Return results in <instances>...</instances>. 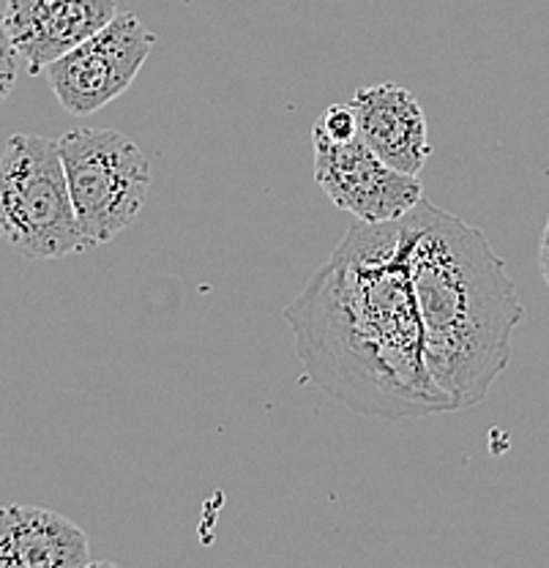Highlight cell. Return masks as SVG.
<instances>
[{"label": "cell", "instance_id": "cell-1", "mask_svg": "<svg viewBox=\"0 0 549 568\" xmlns=\"http://www.w3.org/2000/svg\"><path fill=\"white\" fill-rule=\"evenodd\" d=\"M405 216L353 222L285 306L306 377L347 410L383 422L454 413L429 375Z\"/></svg>", "mask_w": 549, "mask_h": 568}, {"label": "cell", "instance_id": "cell-2", "mask_svg": "<svg viewBox=\"0 0 549 568\" xmlns=\"http://www.w3.org/2000/svg\"><path fill=\"white\" fill-rule=\"evenodd\" d=\"M429 375L454 410L481 405L511 361L522 301L487 235L427 197L405 213Z\"/></svg>", "mask_w": 549, "mask_h": 568}, {"label": "cell", "instance_id": "cell-3", "mask_svg": "<svg viewBox=\"0 0 549 568\" xmlns=\"http://www.w3.org/2000/svg\"><path fill=\"white\" fill-rule=\"evenodd\" d=\"M0 239L31 260L85 252L58 140L11 134L0 153Z\"/></svg>", "mask_w": 549, "mask_h": 568}, {"label": "cell", "instance_id": "cell-4", "mask_svg": "<svg viewBox=\"0 0 549 568\" xmlns=\"http://www.w3.org/2000/svg\"><path fill=\"white\" fill-rule=\"evenodd\" d=\"M58 148L88 246L110 244L138 222L148 203L145 151L115 129H74L58 140Z\"/></svg>", "mask_w": 549, "mask_h": 568}, {"label": "cell", "instance_id": "cell-5", "mask_svg": "<svg viewBox=\"0 0 549 568\" xmlns=\"http://www.w3.org/2000/svg\"><path fill=\"white\" fill-rule=\"evenodd\" d=\"M153 44L156 39L138 14L118 11L102 31L47 67L52 93L72 115H93L129 91Z\"/></svg>", "mask_w": 549, "mask_h": 568}, {"label": "cell", "instance_id": "cell-6", "mask_svg": "<svg viewBox=\"0 0 549 568\" xmlns=\"http://www.w3.org/2000/svg\"><path fill=\"white\" fill-rule=\"evenodd\" d=\"M312 148L317 186L358 222H392L424 197L418 175L394 170L362 138L336 142L312 126Z\"/></svg>", "mask_w": 549, "mask_h": 568}, {"label": "cell", "instance_id": "cell-7", "mask_svg": "<svg viewBox=\"0 0 549 568\" xmlns=\"http://www.w3.org/2000/svg\"><path fill=\"white\" fill-rule=\"evenodd\" d=\"M118 14V0H6V26L31 74L91 39Z\"/></svg>", "mask_w": 549, "mask_h": 568}, {"label": "cell", "instance_id": "cell-8", "mask_svg": "<svg viewBox=\"0 0 549 568\" xmlns=\"http://www.w3.org/2000/svg\"><path fill=\"white\" fill-rule=\"evenodd\" d=\"M350 104L358 118V138L399 173L421 175L433 148L418 99L397 82H383L358 88Z\"/></svg>", "mask_w": 549, "mask_h": 568}, {"label": "cell", "instance_id": "cell-9", "mask_svg": "<svg viewBox=\"0 0 549 568\" xmlns=\"http://www.w3.org/2000/svg\"><path fill=\"white\" fill-rule=\"evenodd\" d=\"M91 544L63 514L26 503L0 506V568H85Z\"/></svg>", "mask_w": 549, "mask_h": 568}, {"label": "cell", "instance_id": "cell-10", "mask_svg": "<svg viewBox=\"0 0 549 568\" xmlns=\"http://www.w3.org/2000/svg\"><path fill=\"white\" fill-rule=\"evenodd\" d=\"M315 126L321 129L323 134L336 142H345L358 138V118L356 110H353L350 102L342 104H331L326 112L315 121Z\"/></svg>", "mask_w": 549, "mask_h": 568}, {"label": "cell", "instance_id": "cell-11", "mask_svg": "<svg viewBox=\"0 0 549 568\" xmlns=\"http://www.w3.org/2000/svg\"><path fill=\"white\" fill-rule=\"evenodd\" d=\"M17 58H20V52H17L9 26H6V3H0V104L14 91Z\"/></svg>", "mask_w": 549, "mask_h": 568}, {"label": "cell", "instance_id": "cell-12", "mask_svg": "<svg viewBox=\"0 0 549 568\" xmlns=\"http://www.w3.org/2000/svg\"><path fill=\"white\" fill-rule=\"evenodd\" d=\"M539 271H541V280L547 284V293H549V216L545 224V233H541L539 241Z\"/></svg>", "mask_w": 549, "mask_h": 568}]
</instances>
